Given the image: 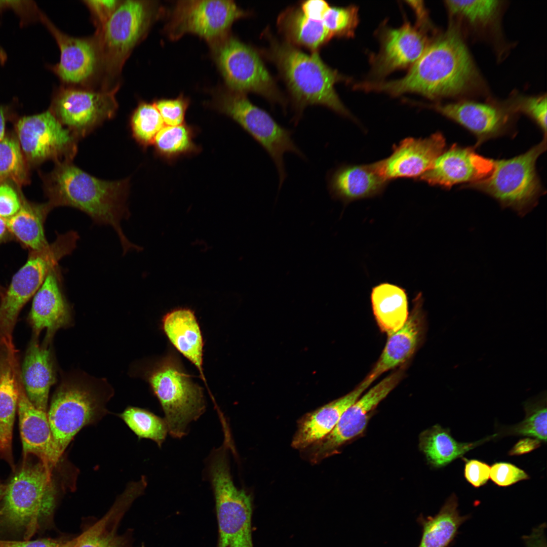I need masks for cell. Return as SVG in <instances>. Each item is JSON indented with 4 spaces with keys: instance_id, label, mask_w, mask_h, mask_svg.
<instances>
[{
    "instance_id": "obj_1",
    "label": "cell",
    "mask_w": 547,
    "mask_h": 547,
    "mask_svg": "<svg viewBox=\"0 0 547 547\" xmlns=\"http://www.w3.org/2000/svg\"><path fill=\"white\" fill-rule=\"evenodd\" d=\"M479 79L459 33L450 27L432 41L405 76L390 81L362 82L359 88L396 96L416 93L436 100L464 95L478 85Z\"/></svg>"
},
{
    "instance_id": "obj_2",
    "label": "cell",
    "mask_w": 547,
    "mask_h": 547,
    "mask_svg": "<svg viewBox=\"0 0 547 547\" xmlns=\"http://www.w3.org/2000/svg\"><path fill=\"white\" fill-rule=\"evenodd\" d=\"M55 163L51 172L41 174L48 202L53 209L63 206L77 209L94 223L111 226L118 235L124 254L140 250L129 241L121 225L130 215L126 204L130 179L104 180L83 171L72 161Z\"/></svg>"
},
{
    "instance_id": "obj_3",
    "label": "cell",
    "mask_w": 547,
    "mask_h": 547,
    "mask_svg": "<svg viewBox=\"0 0 547 547\" xmlns=\"http://www.w3.org/2000/svg\"><path fill=\"white\" fill-rule=\"evenodd\" d=\"M270 57L275 62L294 100L296 125L307 105L326 107L341 115L352 118L335 89L341 81H349L326 65L317 52L308 55L290 43L273 41Z\"/></svg>"
},
{
    "instance_id": "obj_4",
    "label": "cell",
    "mask_w": 547,
    "mask_h": 547,
    "mask_svg": "<svg viewBox=\"0 0 547 547\" xmlns=\"http://www.w3.org/2000/svg\"><path fill=\"white\" fill-rule=\"evenodd\" d=\"M52 469L39 460L23 461L8 483L0 503V528L20 533L30 540L52 514L56 489Z\"/></svg>"
},
{
    "instance_id": "obj_5",
    "label": "cell",
    "mask_w": 547,
    "mask_h": 547,
    "mask_svg": "<svg viewBox=\"0 0 547 547\" xmlns=\"http://www.w3.org/2000/svg\"><path fill=\"white\" fill-rule=\"evenodd\" d=\"M79 239L77 232L73 230L57 233L54 241L45 249L29 252L25 263L0 294V346L14 345L13 330L21 309L33 297L49 271L62 258L71 254Z\"/></svg>"
},
{
    "instance_id": "obj_6",
    "label": "cell",
    "mask_w": 547,
    "mask_h": 547,
    "mask_svg": "<svg viewBox=\"0 0 547 547\" xmlns=\"http://www.w3.org/2000/svg\"><path fill=\"white\" fill-rule=\"evenodd\" d=\"M147 378L164 413L169 434L175 438H182L189 424L205 411L202 388L190 379L172 355L155 364Z\"/></svg>"
},
{
    "instance_id": "obj_7",
    "label": "cell",
    "mask_w": 547,
    "mask_h": 547,
    "mask_svg": "<svg viewBox=\"0 0 547 547\" xmlns=\"http://www.w3.org/2000/svg\"><path fill=\"white\" fill-rule=\"evenodd\" d=\"M546 148V137L526 152L494 161L491 173L466 186L481 191L519 215L526 214L538 202L543 189L536 172L537 159Z\"/></svg>"
},
{
    "instance_id": "obj_8",
    "label": "cell",
    "mask_w": 547,
    "mask_h": 547,
    "mask_svg": "<svg viewBox=\"0 0 547 547\" xmlns=\"http://www.w3.org/2000/svg\"><path fill=\"white\" fill-rule=\"evenodd\" d=\"M208 470L218 524L216 547H254L252 498L244 489H239L235 485L226 450L214 451Z\"/></svg>"
},
{
    "instance_id": "obj_9",
    "label": "cell",
    "mask_w": 547,
    "mask_h": 547,
    "mask_svg": "<svg viewBox=\"0 0 547 547\" xmlns=\"http://www.w3.org/2000/svg\"><path fill=\"white\" fill-rule=\"evenodd\" d=\"M149 1L128 0L120 4L94 36L101 66L107 77L119 75L134 47L145 35L154 13Z\"/></svg>"
},
{
    "instance_id": "obj_10",
    "label": "cell",
    "mask_w": 547,
    "mask_h": 547,
    "mask_svg": "<svg viewBox=\"0 0 547 547\" xmlns=\"http://www.w3.org/2000/svg\"><path fill=\"white\" fill-rule=\"evenodd\" d=\"M213 106L237 123L266 151L277 167L280 188L287 176L285 153L293 152L304 158L292 138V131L251 103L243 93L231 90L222 94L214 100Z\"/></svg>"
},
{
    "instance_id": "obj_11",
    "label": "cell",
    "mask_w": 547,
    "mask_h": 547,
    "mask_svg": "<svg viewBox=\"0 0 547 547\" xmlns=\"http://www.w3.org/2000/svg\"><path fill=\"white\" fill-rule=\"evenodd\" d=\"M104 406L101 394L84 380L72 378L62 381L52 397L47 413L60 456L81 429L105 413Z\"/></svg>"
},
{
    "instance_id": "obj_12",
    "label": "cell",
    "mask_w": 547,
    "mask_h": 547,
    "mask_svg": "<svg viewBox=\"0 0 547 547\" xmlns=\"http://www.w3.org/2000/svg\"><path fill=\"white\" fill-rule=\"evenodd\" d=\"M212 44L217 65L231 91L254 92L285 106L274 81L254 49L226 36Z\"/></svg>"
},
{
    "instance_id": "obj_13",
    "label": "cell",
    "mask_w": 547,
    "mask_h": 547,
    "mask_svg": "<svg viewBox=\"0 0 547 547\" xmlns=\"http://www.w3.org/2000/svg\"><path fill=\"white\" fill-rule=\"evenodd\" d=\"M15 135L30 167L49 160L72 161L79 139L63 126L49 109L24 116L15 124Z\"/></svg>"
},
{
    "instance_id": "obj_14",
    "label": "cell",
    "mask_w": 547,
    "mask_h": 547,
    "mask_svg": "<svg viewBox=\"0 0 547 547\" xmlns=\"http://www.w3.org/2000/svg\"><path fill=\"white\" fill-rule=\"evenodd\" d=\"M119 89V85L100 91L63 87L55 94L49 110L80 139L113 117L118 107L115 95Z\"/></svg>"
},
{
    "instance_id": "obj_15",
    "label": "cell",
    "mask_w": 547,
    "mask_h": 547,
    "mask_svg": "<svg viewBox=\"0 0 547 547\" xmlns=\"http://www.w3.org/2000/svg\"><path fill=\"white\" fill-rule=\"evenodd\" d=\"M246 15L231 1H179L167 30L173 39L193 33L213 43L225 36L233 22Z\"/></svg>"
},
{
    "instance_id": "obj_16",
    "label": "cell",
    "mask_w": 547,
    "mask_h": 547,
    "mask_svg": "<svg viewBox=\"0 0 547 547\" xmlns=\"http://www.w3.org/2000/svg\"><path fill=\"white\" fill-rule=\"evenodd\" d=\"M403 376V369L392 373L359 398L342 414L333 429L310 446V458L318 462L332 455L346 442L362 434L373 411L398 385Z\"/></svg>"
},
{
    "instance_id": "obj_17",
    "label": "cell",
    "mask_w": 547,
    "mask_h": 547,
    "mask_svg": "<svg viewBox=\"0 0 547 547\" xmlns=\"http://www.w3.org/2000/svg\"><path fill=\"white\" fill-rule=\"evenodd\" d=\"M430 27L406 21L400 27H384L380 30V48L371 57V74L377 79L392 72L410 67L422 55L432 40Z\"/></svg>"
},
{
    "instance_id": "obj_18",
    "label": "cell",
    "mask_w": 547,
    "mask_h": 547,
    "mask_svg": "<svg viewBox=\"0 0 547 547\" xmlns=\"http://www.w3.org/2000/svg\"><path fill=\"white\" fill-rule=\"evenodd\" d=\"M39 16L55 38L60 51L59 62L51 67L64 83L82 85L90 81L97 73L101 61L96 40L77 38L61 31L41 12Z\"/></svg>"
},
{
    "instance_id": "obj_19",
    "label": "cell",
    "mask_w": 547,
    "mask_h": 547,
    "mask_svg": "<svg viewBox=\"0 0 547 547\" xmlns=\"http://www.w3.org/2000/svg\"><path fill=\"white\" fill-rule=\"evenodd\" d=\"M428 107L475 135L477 145L506 133L512 127L515 114L507 104L501 106L467 100L430 104Z\"/></svg>"
},
{
    "instance_id": "obj_20",
    "label": "cell",
    "mask_w": 547,
    "mask_h": 547,
    "mask_svg": "<svg viewBox=\"0 0 547 547\" xmlns=\"http://www.w3.org/2000/svg\"><path fill=\"white\" fill-rule=\"evenodd\" d=\"M444 137L437 133L424 139L409 138L396 146L387 158L374 163L386 181L402 177H419L428 171L444 151Z\"/></svg>"
},
{
    "instance_id": "obj_21",
    "label": "cell",
    "mask_w": 547,
    "mask_h": 547,
    "mask_svg": "<svg viewBox=\"0 0 547 547\" xmlns=\"http://www.w3.org/2000/svg\"><path fill=\"white\" fill-rule=\"evenodd\" d=\"M494 160L476 153L472 147L455 144L444 151L432 167L419 178L429 184L444 187L474 183L487 177L491 173Z\"/></svg>"
},
{
    "instance_id": "obj_22",
    "label": "cell",
    "mask_w": 547,
    "mask_h": 547,
    "mask_svg": "<svg viewBox=\"0 0 547 547\" xmlns=\"http://www.w3.org/2000/svg\"><path fill=\"white\" fill-rule=\"evenodd\" d=\"M61 281L57 265L49 271L33 296L28 317L33 337L38 338L40 332L47 329L43 343L47 345L55 333L68 326L71 320L70 308L63 294Z\"/></svg>"
},
{
    "instance_id": "obj_23",
    "label": "cell",
    "mask_w": 547,
    "mask_h": 547,
    "mask_svg": "<svg viewBox=\"0 0 547 547\" xmlns=\"http://www.w3.org/2000/svg\"><path fill=\"white\" fill-rule=\"evenodd\" d=\"M18 389L17 410L23 458L34 455L53 470L61 456L54 441L47 412L36 408L28 399L21 375Z\"/></svg>"
},
{
    "instance_id": "obj_24",
    "label": "cell",
    "mask_w": 547,
    "mask_h": 547,
    "mask_svg": "<svg viewBox=\"0 0 547 547\" xmlns=\"http://www.w3.org/2000/svg\"><path fill=\"white\" fill-rule=\"evenodd\" d=\"M413 303L407 321L400 329L388 336L381 355L366 377L373 382L383 373L406 362L415 353L422 329L423 299L421 293L416 295Z\"/></svg>"
},
{
    "instance_id": "obj_25",
    "label": "cell",
    "mask_w": 547,
    "mask_h": 547,
    "mask_svg": "<svg viewBox=\"0 0 547 547\" xmlns=\"http://www.w3.org/2000/svg\"><path fill=\"white\" fill-rule=\"evenodd\" d=\"M373 382L366 377L346 395L309 413L299 422L292 446L304 449L323 439L335 427L344 412L355 403Z\"/></svg>"
},
{
    "instance_id": "obj_26",
    "label": "cell",
    "mask_w": 547,
    "mask_h": 547,
    "mask_svg": "<svg viewBox=\"0 0 547 547\" xmlns=\"http://www.w3.org/2000/svg\"><path fill=\"white\" fill-rule=\"evenodd\" d=\"M327 182L332 198L346 204L380 193L387 181L379 174L373 163L341 166L328 173Z\"/></svg>"
},
{
    "instance_id": "obj_27",
    "label": "cell",
    "mask_w": 547,
    "mask_h": 547,
    "mask_svg": "<svg viewBox=\"0 0 547 547\" xmlns=\"http://www.w3.org/2000/svg\"><path fill=\"white\" fill-rule=\"evenodd\" d=\"M37 338L33 336L28 345L20 375L28 399L36 408L47 412L49 393L56 376L48 345L39 344Z\"/></svg>"
},
{
    "instance_id": "obj_28",
    "label": "cell",
    "mask_w": 547,
    "mask_h": 547,
    "mask_svg": "<svg viewBox=\"0 0 547 547\" xmlns=\"http://www.w3.org/2000/svg\"><path fill=\"white\" fill-rule=\"evenodd\" d=\"M162 326L172 344L197 367L206 384L203 369V339L194 312L187 308L174 309L163 317Z\"/></svg>"
},
{
    "instance_id": "obj_29",
    "label": "cell",
    "mask_w": 547,
    "mask_h": 547,
    "mask_svg": "<svg viewBox=\"0 0 547 547\" xmlns=\"http://www.w3.org/2000/svg\"><path fill=\"white\" fill-rule=\"evenodd\" d=\"M52 209L48 202L33 203L25 199L19 211L6 219L12 239L16 240L29 252L46 248L49 243L45 236V223Z\"/></svg>"
},
{
    "instance_id": "obj_30",
    "label": "cell",
    "mask_w": 547,
    "mask_h": 547,
    "mask_svg": "<svg viewBox=\"0 0 547 547\" xmlns=\"http://www.w3.org/2000/svg\"><path fill=\"white\" fill-rule=\"evenodd\" d=\"M370 300L377 323L388 336L407 321L409 315L408 297L402 287L386 282L380 283L372 288Z\"/></svg>"
},
{
    "instance_id": "obj_31",
    "label": "cell",
    "mask_w": 547,
    "mask_h": 547,
    "mask_svg": "<svg viewBox=\"0 0 547 547\" xmlns=\"http://www.w3.org/2000/svg\"><path fill=\"white\" fill-rule=\"evenodd\" d=\"M495 436L496 434L474 442H460L452 436L449 429L436 424L421 433L419 446L429 463L439 468L462 458L469 451Z\"/></svg>"
},
{
    "instance_id": "obj_32",
    "label": "cell",
    "mask_w": 547,
    "mask_h": 547,
    "mask_svg": "<svg viewBox=\"0 0 547 547\" xmlns=\"http://www.w3.org/2000/svg\"><path fill=\"white\" fill-rule=\"evenodd\" d=\"M139 496L138 490L128 486L108 513L75 539L73 547H124L116 534V526L126 510Z\"/></svg>"
},
{
    "instance_id": "obj_33",
    "label": "cell",
    "mask_w": 547,
    "mask_h": 547,
    "mask_svg": "<svg viewBox=\"0 0 547 547\" xmlns=\"http://www.w3.org/2000/svg\"><path fill=\"white\" fill-rule=\"evenodd\" d=\"M458 498L451 494L439 512L434 517L419 518L422 527L418 547H448L454 540L460 526L469 518L461 516L458 509Z\"/></svg>"
},
{
    "instance_id": "obj_34",
    "label": "cell",
    "mask_w": 547,
    "mask_h": 547,
    "mask_svg": "<svg viewBox=\"0 0 547 547\" xmlns=\"http://www.w3.org/2000/svg\"><path fill=\"white\" fill-rule=\"evenodd\" d=\"M278 25L290 42L314 52L332 38L322 21L308 18L300 9L287 10L280 16Z\"/></svg>"
},
{
    "instance_id": "obj_35",
    "label": "cell",
    "mask_w": 547,
    "mask_h": 547,
    "mask_svg": "<svg viewBox=\"0 0 547 547\" xmlns=\"http://www.w3.org/2000/svg\"><path fill=\"white\" fill-rule=\"evenodd\" d=\"M198 133L197 128L185 123L164 127L153 143L155 154L170 163L181 157L198 154L202 149L194 141Z\"/></svg>"
},
{
    "instance_id": "obj_36",
    "label": "cell",
    "mask_w": 547,
    "mask_h": 547,
    "mask_svg": "<svg viewBox=\"0 0 547 547\" xmlns=\"http://www.w3.org/2000/svg\"><path fill=\"white\" fill-rule=\"evenodd\" d=\"M29 168L15 134L7 133L0 142V182L21 187L28 183Z\"/></svg>"
},
{
    "instance_id": "obj_37",
    "label": "cell",
    "mask_w": 547,
    "mask_h": 547,
    "mask_svg": "<svg viewBox=\"0 0 547 547\" xmlns=\"http://www.w3.org/2000/svg\"><path fill=\"white\" fill-rule=\"evenodd\" d=\"M546 393L527 401L524 404L525 417L517 424L505 429V435L528 436L544 443L546 441Z\"/></svg>"
},
{
    "instance_id": "obj_38",
    "label": "cell",
    "mask_w": 547,
    "mask_h": 547,
    "mask_svg": "<svg viewBox=\"0 0 547 547\" xmlns=\"http://www.w3.org/2000/svg\"><path fill=\"white\" fill-rule=\"evenodd\" d=\"M120 417L138 438L150 439L159 447L162 446L169 433L165 419L147 410L129 407Z\"/></svg>"
},
{
    "instance_id": "obj_39",
    "label": "cell",
    "mask_w": 547,
    "mask_h": 547,
    "mask_svg": "<svg viewBox=\"0 0 547 547\" xmlns=\"http://www.w3.org/2000/svg\"><path fill=\"white\" fill-rule=\"evenodd\" d=\"M164 125L153 102H140L134 110L130 120L133 138L145 149L153 144L157 134Z\"/></svg>"
},
{
    "instance_id": "obj_40",
    "label": "cell",
    "mask_w": 547,
    "mask_h": 547,
    "mask_svg": "<svg viewBox=\"0 0 547 547\" xmlns=\"http://www.w3.org/2000/svg\"><path fill=\"white\" fill-rule=\"evenodd\" d=\"M445 5L451 16L466 21L472 26L487 25L496 16L499 1H446Z\"/></svg>"
},
{
    "instance_id": "obj_41",
    "label": "cell",
    "mask_w": 547,
    "mask_h": 547,
    "mask_svg": "<svg viewBox=\"0 0 547 547\" xmlns=\"http://www.w3.org/2000/svg\"><path fill=\"white\" fill-rule=\"evenodd\" d=\"M359 21L358 9L355 6L330 7L322 20L332 37H353Z\"/></svg>"
},
{
    "instance_id": "obj_42",
    "label": "cell",
    "mask_w": 547,
    "mask_h": 547,
    "mask_svg": "<svg viewBox=\"0 0 547 547\" xmlns=\"http://www.w3.org/2000/svg\"><path fill=\"white\" fill-rule=\"evenodd\" d=\"M509 105L515 114L522 112L531 118L546 137L547 105L545 94L521 98L510 102Z\"/></svg>"
},
{
    "instance_id": "obj_43",
    "label": "cell",
    "mask_w": 547,
    "mask_h": 547,
    "mask_svg": "<svg viewBox=\"0 0 547 547\" xmlns=\"http://www.w3.org/2000/svg\"><path fill=\"white\" fill-rule=\"evenodd\" d=\"M167 126H178L184 123L189 100L183 95L175 99H161L153 102Z\"/></svg>"
},
{
    "instance_id": "obj_44",
    "label": "cell",
    "mask_w": 547,
    "mask_h": 547,
    "mask_svg": "<svg viewBox=\"0 0 547 547\" xmlns=\"http://www.w3.org/2000/svg\"><path fill=\"white\" fill-rule=\"evenodd\" d=\"M20 187L10 181L0 182V217L8 219L21 208L25 197Z\"/></svg>"
},
{
    "instance_id": "obj_45",
    "label": "cell",
    "mask_w": 547,
    "mask_h": 547,
    "mask_svg": "<svg viewBox=\"0 0 547 547\" xmlns=\"http://www.w3.org/2000/svg\"><path fill=\"white\" fill-rule=\"evenodd\" d=\"M529 478L523 470L509 462H495L490 467V478L500 487H507Z\"/></svg>"
},
{
    "instance_id": "obj_46",
    "label": "cell",
    "mask_w": 547,
    "mask_h": 547,
    "mask_svg": "<svg viewBox=\"0 0 547 547\" xmlns=\"http://www.w3.org/2000/svg\"><path fill=\"white\" fill-rule=\"evenodd\" d=\"M464 476L466 480L475 488L485 485L490 478V466L477 459H463Z\"/></svg>"
},
{
    "instance_id": "obj_47",
    "label": "cell",
    "mask_w": 547,
    "mask_h": 547,
    "mask_svg": "<svg viewBox=\"0 0 547 547\" xmlns=\"http://www.w3.org/2000/svg\"><path fill=\"white\" fill-rule=\"evenodd\" d=\"M93 18L97 29L101 27L113 13L121 1L116 0H88L84 1Z\"/></svg>"
},
{
    "instance_id": "obj_48",
    "label": "cell",
    "mask_w": 547,
    "mask_h": 547,
    "mask_svg": "<svg viewBox=\"0 0 547 547\" xmlns=\"http://www.w3.org/2000/svg\"><path fill=\"white\" fill-rule=\"evenodd\" d=\"M330 6L323 0H309L304 2L300 10L308 18L315 21H322Z\"/></svg>"
},
{
    "instance_id": "obj_49",
    "label": "cell",
    "mask_w": 547,
    "mask_h": 547,
    "mask_svg": "<svg viewBox=\"0 0 547 547\" xmlns=\"http://www.w3.org/2000/svg\"><path fill=\"white\" fill-rule=\"evenodd\" d=\"M64 543L50 538L12 540L0 539V547H63Z\"/></svg>"
},
{
    "instance_id": "obj_50",
    "label": "cell",
    "mask_w": 547,
    "mask_h": 547,
    "mask_svg": "<svg viewBox=\"0 0 547 547\" xmlns=\"http://www.w3.org/2000/svg\"><path fill=\"white\" fill-rule=\"evenodd\" d=\"M546 523L534 528L531 533L523 537L526 547H547L545 535Z\"/></svg>"
},
{
    "instance_id": "obj_51",
    "label": "cell",
    "mask_w": 547,
    "mask_h": 547,
    "mask_svg": "<svg viewBox=\"0 0 547 547\" xmlns=\"http://www.w3.org/2000/svg\"><path fill=\"white\" fill-rule=\"evenodd\" d=\"M541 441L533 438H525L520 440L510 450V455H520L527 454L537 449Z\"/></svg>"
},
{
    "instance_id": "obj_52",
    "label": "cell",
    "mask_w": 547,
    "mask_h": 547,
    "mask_svg": "<svg viewBox=\"0 0 547 547\" xmlns=\"http://www.w3.org/2000/svg\"><path fill=\"white\" fill-rule=\"evenodd\" d=\"M11 109L9 106L0 105V142L4 138L7 121L11 115Z\"/></svg>"
},
{
    "instance_id": "obj_53",
    "label": "cell",
    "mask_w": 547,
    "mask_h": 547,
    "mask_svg": "<svg viewBox=\"0 0 547 547\" xmlns=\"http://www.w3.org/2000/svg\"><path fill=\"white\" fill-rule=\"evenodd\" d=\"M12 239L9 231L6 219L0 217V245Z\"/></svg>"
},
{
    "instance_id": "obj_54",
    "label": "cell",
    "mask_w": 547,
    "mask_h": 547,
    "mask_svg": "<svg viewBox=\"0 0 547 547\" xmlns=\"http://www.w3.org/2000/svg\"><path fill=\"white\" fill-rule=\"evenodd\" d=\"M5 485L3 484L0 481V503L2 499L5 491Z\"/></svg>"
},
{
    "instance_id": "obj_55",
    "label": "cell",
    "mask_w": 547,
    "mask_h": 547,
    "mask_svg": "<svg viewBox=\"0 0 547 547\" xmlns=\"http://www.w3.org/2000/svg\"><path fill=\"white\" fill-rule=\"evenodd\" d=\"M75 542V539H73L69 542L64 543L63 547H73Z\"/></svg>"
}]
</instances>
